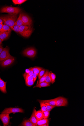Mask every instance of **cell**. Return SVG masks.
I'll return each instance as SVG.
<instances>
[{
  "label": "cell",
  "mask_w": 84,
  "mask_h": 126,
  "mask_svg": "<svg viewBox=\"0 0 84 126\" xmlns=\"http://www.w3.org/2000/svg\"><path fill=\"white\" fill-rule=\"evenodd\" d=\"M17 14H9L7 15L0 17L3 20L4 24L9 26L13 29L14 24L17 19Z\"/></svg>",
  "instance_id": "cell-1"
},
{
  "label": "cell",
  "mask_w": 84,
  "mask_h": 126,
  "mask_svg": "<svg viewBox=\"0 0 84 126\" xmlns=\"http://www.w3.org/2000/svg\"><path fill=\"white\" fill-rule=\"evenodd\" d=\"M33 30L32 26L22 25L20 26V34L25 38L29 37Z\"/></svg>",
  "instance_id": "cell-2"
},
{
  "label": "cell",
  "mask_w": 84,
  "mask_h": 126,
  "mask_svg": "<svg viewBox=\"0 0 84 126\" xmlns=\"http://www.w3.org/2000/svg\"><path fill=\"white\" fill-rule=\"evenodd\" d=\"M21 9L18 7L6 6L2 7L0 10V13H6L9 14H18Z\"/></svg>",
  "instance_id": "cell-3"
},
{
  "label": "cell",
  "mask_w": 84,
  "mask_h": 126,
  "mask_svg": "<svg viewBox=\"0 0 84 126\" xmlns=\"http://www.w3.org/2000/svg\"><path fill=\"white\" fill-rule=\"evenodd\" d=\"M37 54V51L34 47H30L25 50L23 52V54L25 56L30 57L33 58Z\"/></svg>",
  "instance_id": "cell-4"
},
{
  "label": "cell",
  "mask_w": 84,
  "mask_h": 126,
  "mask_svg": "<svg viewBox=\"0 0 84 126\" xmlns=\"http://www.w3.org/2000/svg\"><path fill=\"white\" fill-rule=\"evenodd\" d=\"M22 19L25 25L32 26L33 23L32 19L28 14L20 12Z\"/></svg>",
  "instance_id": "cell-5"
},
{
  "label": "cell",
  "mask_w": 84,
  "mask_h": 126,
  "mask_svg": "<svg viewBox=\"0 0 84 126\" xmlns=\"http://www.w3.org/2000/svg\"><path fill=\"white\" fill-rule=\"evenodd\" d=\"M10 113H3L0 114V119L1 120L4 126H7L10 123Z\"/></svg>",
  "instance_id": "cell-6"
},
{
  "label": "cell",
  "mask_w": 84,
  "mask_h": 126,
  "mask_svg": "<svg viewBox=\"0 0 84 126\" xmlns=\"http://www.w3.org/2000/svg\"><path fill=\"white\" fill-rule=\"evenodd\" d=\"M14 58L11 56L9 58L0 61V65L3 67H6L11 65L15 61Z\"/></svg>",
  "instance_id": "cell-7"
},
{
  "label": "cell",
  "mask_w": 84,
  "mask_h": 126,
  "mask_svg": "<svg viewBox=\"0 0 84 126\" xmlns=\"http://www.w3.org/2000/svg\"><path fill=\"white\" fill-rule=\"evenodd\" d=\"M11 56L9 53V48L7 46L3 48L0 55V61H3L9 58Z\"/></svg>",
  "instance_id": "cell-8"
},
{
  "label": "cell",
  "mask_w": 84,
  "mask_h": 126,
  "mask_svg": "<svg viewBox=\"0 0 84 126\" xmlns=\"http://www.w3.org/2000/svg\"><path fill=\"white\" fill-rule=\"evenodd\" d=\"M68 104L67 99L62 97H59L56 100V107H65Z\"/></svg>",
  "instance_id": "cell-9"
},
{
  "label": "cell",
  "mask_w": 84,
  "mask_h": 126,
  "mask_svg": "<svg viewBox=\"0 0 84 126\" xmlns=\"http://www.w3.org/2000/svg\"><path fill=\"white\" fill-rule=\"evenodd\" d=\"M17 112L24 113V111L23 109L20 108H5L1 112V113H7L10 114Z\"/></svg>",
  "instance_id": "cell-10"
},
{
  "label": "cell",
  "mask_w": 84,
  "mask_h": 126,
  "mask_svg": "<svg viewBox=\"0 0 84 126\" xmlns=\"http://www.w3.org/2000/svg\"><path fill=\"white\" fill-rule=\"evenodd\" d=\"M57 98H58L54 99L48 100H38V101L39 102H43L46 104L52 106H55L56 107V101Z\"/></svg>",
  "instance_id": "cell-11"
},
{
  "label": "cell",
  "mask_w": 84,
  "mask_h": 126,
  "mask_svg": "<svg viewBox=\"0 0 84 126\" xmlns=\"http://www.w3.org/2000/svg\"><path fill=\"white\" fill-rule=\"evenodd\" d=\"M7 82H5L0 77V90L4 93H7L6 90Z\"/></svg>",
  "instance_id": "cell-12"
},
{
  "label": "cell",
  "mask_w": 84,
  "mask_h": 126,
  "mask_svg": "<svg viewBox=\"0 0 84 126\" xmlns=\"http://www.w3.org/2000/svg\"><path fill=\"white\" fill-rule=\"evenodd\" d=\"M10 33L11 32L10 31H0V39L3 42L8 38Z\"/></svg>",
  "instance_id": "cell-13"
},
{
  "label": "cell",
  "mask_w": 84,
  "mask_h": 126,
  "mask_svg": "<svg viewBox=\"0 0 84 126\" xmlns=\"http://www.w3.org/2000/svg\"><path fill=\"white\" fill-rule=\"evenodd\" d=\"M36 111L35 109L34 108V109L32 115H31L30 118L29 119L35 126H37V120L36 119L35 115V112Z\"/></svg>",
  "instance_id": "cell-14"
},
{
  "label": "cell",
  "mask_w": 84,
  "mask_h": 126,
  "mask_svg": "<svg viewBox=\"0 0 84 126\" xmlns=\"http://www.w3.org/2000/svg\"><path fill=\"white\" fill-rule=\"evenodd\" d=\"M35 115L36 119L38 120L44 119L43 112L41 110L36 111L35 112Z\"/></svg>",
  "instance_id": "cell-15"
},
{
  "label": "cell",
  "mask_w": 84,
  "mask_h": 126,
  "mask_svg": "<svg viewBox=\"0 0 84 126\" xmlns=\"http://www.w3.org/2000/svg\"><path fill=\"white\" fill-rule=\"evenodd\" d=\"M50 83L45 81L37 84L36 86L34 87V88L39 87L41 88V87H49L50 86Z\"/></svg>",
  "instance_id": "cell-16"
},
{
  "label": "cell",
  "mask_w": 84,
  "mask_h": 126,
  "mask_svg": "<svg viewBox=\"0 0 84 126\" xmlns=\"http://www.w3.org/2000/svg\"><path fill=\"white\" fill-rule=\"evenodd\" d=\"M17 25L19 26L22 25H25L22 19L21 15L20 12L19 17L17 18L15 23L14 25Z\"/></svg>",
  "instance_id": "cell-17"
},
{
  "label": "cell",
  "mask_w": 84,
  "mask_h": 126,
  "mask_svg": "<svg viewBox=\"0 0 84 126\" xmlns=\"http://www.w3.org/2000/svg\"><path fill=\"white\" fill-rule=\"evenodd\" d=\"M48 119H44L40 120H37V126H41L42 125L48 123Z\"/></svg>",
  "instance_id": "cell-18"
},
{
  "label": "cell",
  "mask_w": 84,
  "mask_h": 126,
  "mask_svg": "<svg viewBox=\"0 0 84 126\" xmlns=\"http://www.w3.org/2000/svg\"><path fill=\"white\" fill-rule=\"evenodd\" d=\"M22 126H35L29 119L25 120L22 123Z\"/></svg>",
  "instance_id": "cell-19"
},
{
  "label": "cell",
  "mask_w": 84,
  "mask_h": 126,
  "mask_svg": "<svg viewBox=\"0 0 84 126\" xmlns=\"http://www.w3.org/2000/svg\"><path fill=\"white\" fill-rule=\"evenodd\" d=\"M46 75L45 78V82L48 83H50L51 82V72L49 71L48 70L46 71Z\"/></svg>",
  "instance_id": "cell-20"
},
{
  "label": "cell",
  "mask_w": 84,
  "mask_h": 126,
  "mask_svg": "<svg viewBox=\"0 0 84 126\" xmlns=\"http://www.w3.org/2000/svg\"><path fill=\"white\" fill-rule=\"evenodd\" d=\"M12 30L10 27L4 24L3 25L2 29L0 30V31H10L11 32Z\"/></svg>",
  "instance_id": "cell-21"
},
{
  "label": "cell",
  "mask_w": 84,
  "mask_h": 126,
  "mask_svg": "<svg viewBox=\"0 0 84 126\" xmlns=\"http://www.w3.org/2000/svg\"><path fill=\"white\" fill-rule=\"evenodd\" d=\"M39 102L41 107L40 110L43 112L47 111V109L45 106V104L42 102Z\"/></svg>",
  "instance_id": "cell-22"
},
{
  "label": "cell",
  "mask_w": 84,
  "mask_h": 126,
  "mask_svg": "<svg viewBox=\"0 0 84 126\" xmlns=\"http://www.w3.org/2000/svg\"><path fill=\"white\" fill-rule=\"evenodd\" d=\"M43 68L40 67L32 68V70L34 72L36 73L38 75L40 72Z\"/></svg>",
  "instance_id": "cell-23"
},
{
  "label": "cell",
  "mask_w": 84,
  "mask_h": 126,
  "mask_svg": "<svg viewBox=\"0 0 84 126\" xmlns=\"http://www.w3.org/2000/svg\"><path fill=\"white\" fill-rule=\"evenodd\" d=\"M14 4H21L27 1L26 0H13L12 1Z\"/></svg>",
  "instance_id": "cell-24"
},
{
  "label": "cell",
  "mask_w": 84,
  "mask_h": 126,
  "mask_svg": "<svg viewBox=\"0 0 84 126\" xmlns=\"http://www.w3.org/2000/svg\"><path fill=\"white\" fill-rule=\"evenodd\" d=\"M12 30L20 34V26L17 25H14Z\"/></svg>",
  "instance_id": "cell-25"
},
{
  "label": "cell",
  "mask_w": 84,
  "mask_h": 126,
  "mask_svg": "<svg viewBox=\"0 0 84 126\" xmlns=\"http://www.w3.org/2000/svg\"><path fill=\"white\" fill-rule=\"evenodd\" d=\"M34 82L33 80L26 81V85L28 87H30L34 85Z\"/></svg>",
  "instance_id": "cell-26"
},
{
  "label": "cell",
  "mask_w": 84,
  "mask_h": 126,
  "mask_svg": "<svg viewBox=\"0 0 84 126\" xmlns=\"http://www.w3.org/2000/svg\"><path fill=\"white\" fill-rule=\"evenodd\" d=\"M45 69H43L41 70L38 75V79L39 80L44 75L45 73Z\"/></svg>",
  "instance_id": "cell-27"
},
{
  "label": "cell",
  "mask_w": 84,
  "mask_h": 126,
  "mask_svg": "<svg viewBox=\"0 0 84 126\" xmlns=\"http://www.w3.org/2000/svg\"><path fill=\"white\" fill-rule=\"evenodd\" d=\"M51 83L52 84L54 83L56 77V75L53 73H51Z\"/></svg>",
  "instance_id": "cell-28"
},
{
  "label": "cell",
  "mask_w": 84,
  "mask_h": 126,
  "mask_svg": "<svg viewBox=\"0 0 84 126\" xmlns=\"http://www.w3.org/2000/svg\"><path fill=\"white\" fill-rule=\"evenodd\" d=\"M50 112L48 111H46L43 112V118L44 119H47L49 116Z\"/></svg>",
  "instance_id": "cell-29"
},
{
  "label": "cell",
  "mask_w": 84,
  "mask_h": 126,
  "mask_svg": "<svg viewBox=\"0 0 84 126\" xmlns=\"http://www.w3.org/2000/svg\"><path fill=\"white\" fill-rule=\"evenodd\" d=\"M46 75V72L45 73L44 75L39 80V82L38 83H41L42 82L45 81V78Z\"/></svg>",
  "instance_id": "cell-30"
},
{
  "label": "cell",
  "mask_w": 84,
  "mask_h": 126,
  "mask_svg": "<svg viewBox=\"0 0 84 126\" xmlns=\"http://www.w3.org/2000/svg\"><path fill=\"white\" fill-rule=\"evenodd\" d=\"M45 105L47 108V111L49 112H50L52 109L56 107L55 106H53L49 105H47L45 104Z\"/></svg>",
  "instance_id": "cell-31"
},
{
  "label": "cell",
  "mask_w": 84,
  "mask_h": 126,
  "mask_svg": "<svg viewBox=\"0 0 84 126\" xmlns=\"http://www.w3.org/2000/svg\"><path fill=\"white\" fill-rule=\"evenodd\" d=\"M25 81H30L33 80L34 78L33 76H27L25 79Z\"/></svg>",
  "instance_id": "cell-32"
},
{
  "label": "cell",
  "mask_w": 84,
  "mask_h": 126,
  "mask_svg": "<svg viewBox=\"0 0 84 126\" xmlns=\"http://www.w3.org/2000/svg\"><path fill=\"white\" fill-rule=\"evenodd\" d=\"M32 68H30V70L29 72L26 75V77L27 76H33L34 72L33 71Z\"/></svg>",
  "instance_id": "cell-33"
},
{
  "label": "cell",
  "mask_w": 84,
  "mask_h": 126,
  "mask_svg": "<svg viewBox=\"0 0 84 126\" xmlns=\"http://www.w3.org/2000/svg\"><path fill=\"white\" fill-rule=\"evenodd\" d=\"M38 75H37V74H36V73L35 72H34V73L33 74V77L34 79L33 80L35 82L37 78V77Z\"/></svg>",
  "instance_id": "cell-34"
},
{
  "label": "cell",
  "mask_w": 84,
  "mask_h": 126,
  "mask_svg": "<svg viewBox=\"0 0 84 126\" xmlns=\"http://www.w3.org/2000/svg\"><path fill=\"white\" fill-rule=\"evenodd\" d=\"M3 20L0 18V24H3Z\"/></svg>",
  "instance_id": "cell-35"
},
{
  "label": "cell",
  "mask_w": 84,
  "mask_h": 126,
  "mask_svg": "<svg viewBox=\"0 0 84 126\" xmlns=\"http://www.w3.org/2000/svg\"><path fill=\"white\" fill-rule=\"evenodd\" d=\"M3 48H4L3 47L0 48V55L1 54V52L2 51Z\"/></svg>",
  "instance_id": "cell-36"
},
{
  "label": "cell",
  "mask_w": 84,
  "mask_h": 126,
  "mask_svg": "<svg viewBox=\"0 0 84 126\" xmlns=\"http://www.w3.org/2000/svg\"><path fill=\"white\" fill-rule=\"evenodd\" d=\"M49 125L48 123L42 125L41 126H48Z\"/></svg>",
  "instance_id": "cell-37"
},
{
  "label": "cell",
  "mask_w": 84,
  "mask_h": 126,
  "mask_svg": "<svg viewBox=\"0 0 84 126\" xmlns=\"http://www.w3.org/2000/svg\"><path fill=\"white\" fill-rule=\"evenodd\" d=\"M3 25V24H0V30L2 29Z\"/></svg>",
  "instance_id": "cell-38"
},
{
  "label": "cell",
  "mask_w": 84,
  "mask_h": 126,
  "mask_svg": "<svg viewBox=\"0 0 84 126\" xmlns=\"http://www.w3.org/2000/svg\"><path fill=\"white\" fill-rule=\"evenodd\" d=\"M2 40L0 39V45H1L2 43Z\"/></svg>",
  "instance_id": "cell-39"
},
{
  "label": "cell",
  "mask_w": 84,
  "mask_h": 126,
  "mask_svg": "<svg viewBox=\"0 0 84 126\" xmlns=\"http://www.w3.org/2000/svg\"><path fill=\"white\" fill-rule=\"evenodd\" d=\"M3 47L2 45H0V48L1 47Z\"/></svg>",
  "instance_id": "cell-40"
}]
</instances>
